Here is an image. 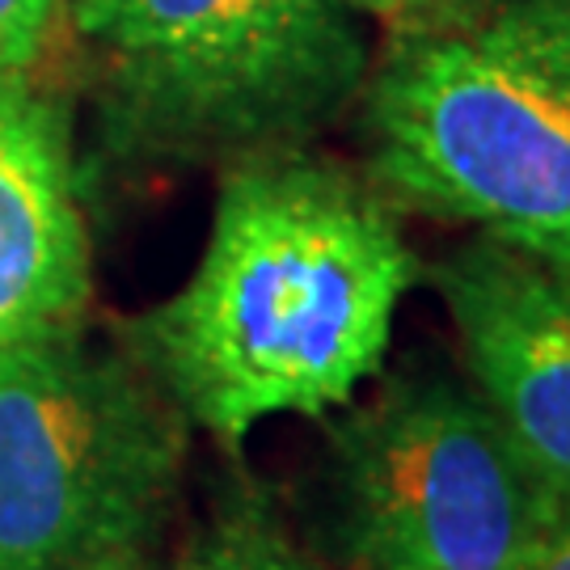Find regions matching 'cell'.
I'll use <instances>...</instances> for the list:
<instances>
[{
  "instance_id": "obj_1",
  "label": "cell",
  "mask_w": 570,
  "mask_h": 570,
  "mask_svg": "<svg viewBox=\"0 0 570 570\" xmlns=\"http://www.w3.org/2000/svg\"><path fill=\"white\" fill-rule=\"evenodd\" d=\"M423 266L367 174L279 148L228 161L195 275L122 326L186 428L242 444L266 419L346 410L381 372Z\"/></svg>"
},
{
  "instance_id": "obj_2",
  "label": "cell",
  "mask_w": 570,
  "mask_h": 570,
  "mask_svg": "<svg viewBox=\"0 0 570 570\" xmlns=\"http://www.w3.org/2000/svg\"><path fill=\"white\" fill-rule=\"evenodd\" d=\"M367 183L570 275V0L389 30L360 89Z\"/></svg>"
},
{
  "instance_id": "obj_3",
  "label": "cell",
  "mask_w": 570,
  "mask_h": 570,
  "mask_svg": "<svg viewBox=\"0 0 570 570\" xmlns=\"http://www.w3.org/2000/svg\"><path fill=\"white\" fill-rule=\"evenodd\" d=\"M106 136L131 161L308 148L360 102L367 39L338 0H68Z\"/></svg>"
},
{
  "instance_id": "obj_4",
  "label": "cell",
  "mask_w": 570,
  "mask_h": 570,
  "mask_svg": "<svg viewBox=\"0 0 570 570\" xmlns=\"http://www.w3.org/2000/svg\"><path fill=\"white\" fill-rule=\"evenodd\" d=\"M183 469L186 419L122 343L0 351V570H153Z\"/></svg>"
},
{
  "instance_id": "obj_5",
  "label": "cell",
  "mask_w": 570,
  "mask_h": 570,
  "mask_svg": "<svg viewBox=\"0 0 570 570\" xmlns=\"http://www.w3.org/2000/svg\"><path fill=\"white\" fill-rule=\"evenodd\" d=\"M558 508L469 381L397 372L330 440V511L364 570H520Z\"/></svg>"
},
{
  "instance_id": "obj_6",
  "label": "cell",
  "mask_w": 570,
  "mask_h": 570,
  "mask_svg": "<svg viewBox=\"0 0 570 570\" xmlns=\"http://www.w3.org/2000/svg\"><path fill=\"white\" fill-rule=\"evenodd\" d=\"M435 292L511 449L558 508H570V275L487 237L435 266Z\"/></svg>"
},
{
  "instance_id": "obj_7",
  "label": "cell",
  "mask_w": 570,
  "mask_h": 570,
  "mask_svg": "<svg viewBox=\"0 0 570 570\" xmlns=\"http://www.w3.org/2000/svg\"><path fill=\"white\" fill-rule=\"evenodd\" d=\"M89 305L72 122L35 77H0V351L77 326Z\"/></svg>"
},
{
  "instance_id": "obj_8",
  "label": "cell",
  "mask_w": 570,
  "mask_h": 570,
  "mask_svg": "<svg viewBox=\"0 0 570 570\" xmlns=\"http://www.w3.org/2000/svg\"><path fill=\"white\" fill-rule=\"evenodd\" d=\"M190 570H326L296 546L279 511L258 490H237L216 511Z\"/></svg>"
},
{
  "instance_id": "obj_9",
  "label": "cell",
  "mask_w": 570,
  "mask_h": 570,
  "mask_svg": "<svg viewBox=\"0 0 570 570\" xmlns=\"http://www.w3.org/2000/svg\"><path fill=\"white\" fill-rule=\"evenodd\" d=\"M68 0H0V77H35Z\"/></svg>"
},
{
  "instance_id": "obj_10",
  "label": "cell",
  "mask_w": 570,
  "mask_h": 570,
  "mask_svg": "<svg viewBox=\"0 0 570 570\" xmlns=\"http://www.w3.org/2000/svg\"><path fill=\"white\" fill-rule=\"evenodd\" d=\"M338 4H346L355 18H376L385 21L389 30H402V26H419V21L452 18L478 0H338Z\"/></svg>"
},
{
  "instance_id": "obj_11",
  "label": "cell",
  "mask_w": 570,
  "mask_h": 570,
  "mask_svg": "<svg viewBox=\"0 0 570 570\" xmlns=\"http://www.w3.org/2000/svg\"><path fill=\"white\" fill-rule=\"evenodd\" d=\"M520 570H570V508H553Z\"/></svg>"
}]
</instances>
